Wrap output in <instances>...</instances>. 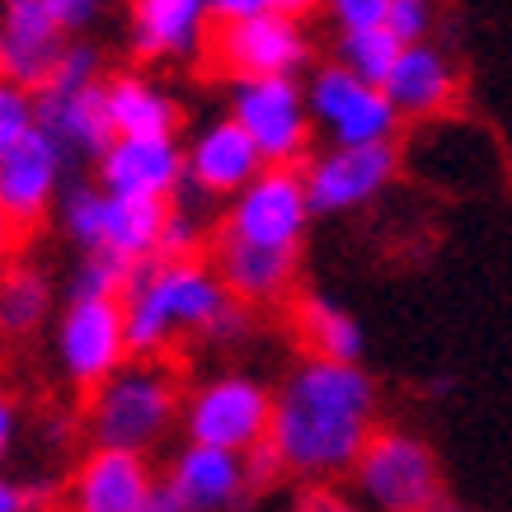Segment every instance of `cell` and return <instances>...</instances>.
Wrapping results in <instances>:
<instances>
[{"label": "cell", "mask_w": 512, "mask_h": 512, "mask_svg": "<svg viewBox=\"0 0 512 512\" xmlns=\"http://www.w3.org/2000/svg\"><path fill=\"white\" fill-rule=\"evenodd\" d=\"M381 428V390L362 362L306 357L282 376L268 414V451L282 475L296 480H339Z\"/></svg>", "instance_id": "1"}, {"label": "cell", "mask_w": 512, "mask_h": 512, "mask_svg": "<svg viewBox=\"0 0 512 512\" xmlns=\"http://www.w3.org/2000/svg\"><path fill=\"white\" fill-rule=\"evenodd\" d=\"M123 325L132 357H165L179 343H240L249 334V306L221 287L202 254L151 259L123 292Z\"/></svg>", "instance_id": "2"}, {"label": "cell", "mask_w": 512, "mask_h": 512, "mask_svg": "<svg viewBox=\"0 0 512 512\" xmlns=\"http://www.w3.org/2000/svg\"><path fill=\"white\" fill-rule=\"evenodd\" d=\"M179 404H184V390L160 357H127L118 372L90 390L85 428L94 447L151 456V447H160L179 428Z\"/></svg>", "instance_id": "3"}, {"label": "cell", "mask_w": 512, "mask_h": 512, "mask_svg": "<svg viewBox=\"0 0 512 512\" xmlns=\"http://www.w3.org/2000/svg\"><path fill=\"white\" fill-rule=\"evenodd\" d=\"M33 123L62 146L71 160H99L113 141L104 118V62L99 47L71 38L47 80L33 90Z\"/></svg>", "instance_id": "4"}, {"label": "cell", "mask_w": 512, "mask_h": 512, "mask_svg": "<svg viewBox=\"0 0 512 512\" xmlns=\"http://www.w3.org/2000/svg\"><path fill=\"white\" fill-rule=\"evenodd\" d=\"M348 475L372 512H428L447 494L433 447L404 428H376Z\"/></svg>", "instance_id": "5"}, {"label": "cell", "mask_w": 512, "mask_h": 512, "mask_svg": "<svg viewBox=\"0 0 512 512\" xmlns=\"http://www.w3.org/2000/svg\"><path fill=\"white\" fill-rule=\"evenodd\" d=\"M311 217L315 212L306 198L301 165H264L235 198H226V217H221L217 235L273 249V254H301Z\"/></svg>", "instance_id": "6"}, {"label": "cell", "mask_w": 512, "mask_h": 512, "mask_svg": "<svg viewBox=\"0 0 512 512\" xmlns=\"http://www.w3.org/2000/svg\"><path fill=\"white\" fill-rule=\"evenodd\" d=\"M278 475L282 466L268 451V442L254 451H221L184 442L174 451L170 470H165V484L184 503V512H235L245 508L259 489H268Z\"/></svg>", "instance_id": "7"}, {"label": "cell", "mask_w": 512, "mask_h": 512, "mask_svg": "<svg viewBox=\"0 0 512 512\" xmlns=\"http://www.w3.org/2000/svg\"><path fill=\"white\" fill-rule=\"evenodd\" d=\"M273 390L249 372H217L193 386L179 404V428L188 442L221 451H254L268 437Z\"/></svg>", "instance_id": "8"}, {"label": "cell", "mask_w": 512, "mask_h": 512, "mask_svg": "<svg viewBox=\"0 0 512 512\" xmlns=\"http://www.w3.org/2000/svg\"><path fill=\"white\" fill-rule=\"evenodd\" d=\"M264 156V165H301L315 141L306 90L296 76H254L231 85V113H226Z\"/></svg>", "instance_id": "9"}, {"label": "cell", "mask_w": 512, "mask_h": 512, "mask_svg": "<svg viewBox=\"0 0 512 512\" xmlns=\"http://www.w3.org/2000/svg\"><path fill=\"white\" fill-rule=\"evenodd\" d=\"M52 353H57L66 386L90 395L104 376H113L132 357L123 325V296H66V306L57 311Z\"/></svg>", "instance_id": "10"}, {"label": "cell", "mask_w": 512, "mask_h": 512, "mask_svg": "<svg viewBox=\"0 0 512 512\" xmlns=\"http://www.w3.org/2000/svg\"><path fill=\"white\" fill-rule=\"evenodd\" d=\"M301 90H306L311 127L329 146H372V141H395L400 132V113L386 99V90L343 71L339 62L320 66Z\"/></svg>", "instance_id": "11"}, {"label": "cell", "mask_w": 512, "mask_h": 512, "mask_svg": "<svg viewBox=\"0 0 512 512\" xmlns=\"http://www.w3.org/2000/svg\"><path fill=\"white\" fill-rule=\"evenodd\" d=\"M212 66H221L231 80H254V76H296L311 62V33L306 19L287 15H254V19H231V24H212L207 52Z\"/></svg>", "instance_id": "12"}, {"label": "cell", "mask_w": 512, "mask_h": 512, "mask_svg": "<svg viewBox=\"0 0 512 512\" xmlns=\"http://www.w3.org/2000/svg\"><path fill=\"white\" fill-rule=\"evenodd\" d=\"M306 198L315 217H348L372 207L395 179H400V146L372 141V146H329L301 170Z\"/></svg>", "instance_id": "13"}, {"label": "cell", "mask_w": 512, "mask_h": 512, "mask_svg": "<svg viewBox=\"0 0 512 512\" xmlns=\"http://www.w3.org/2000/svg\"><path fill=\"white\" fill-rule=\"evenodd\" d=\"M66 170H71V156L38 123L15 146L0 151V207H5L15 235L33 231L52 217V207L66 188Z\"/></svg>", "instance_id": "14"}, {"label": "cell", "mask_w": 512, "mask_h": 512, "mask_svg": "<svg viewBox=\"0 0 512 512\" xmlns=\"http://www.w3.org/2000/svg\"><path fill=\"white\" fill-rule=\"evenodd\" d=\"M381 90L395 104L400 123H433V118H447L461 99V66L433 38L404 43L390 76L381 80Z\"/></svg>", "instance_id": "15"}, {"label": "cell", "mask_w": 512, "mask_h": 512, "mask_svg": "<svg viewBox=\"0 0 512 512\" xmlns=\"http://www.w3.org/2000/svg\"><path fill=\"white\" fill-rule=\"evenodd\" d=\"M94 170V184L104 193L174 202V193L184 188V146L179 137H113L99 151Z\"/></svg>", "instance_id": "16"}, {"label": "cell", "mask_w": 512, "mask_h": 512, "mask_svg": "<svg viewBox=\"0 0 512 512\" xmlns=\"http://www.w3.org/2000/svg\"><path fill=\"white\" fill-rule=\"evenodd\" d=\"M156 470L141 451L90 447L80 456L66 484V508L71 512H141L156 489Z\"/></svg>", "instance_id": "17"}, {"label": "cell", "mask_w": 512, "mask_h": 512, "mask_svg": "<svg viewBox=\"0 0 512 512\" xmlns=\"http://www.w3.org/2000/svg\"><path fill=\"white\" fill-rule=\"evenodd\" d=\"M207 38V0H127V43L141 62H198Z\"/></svg>", "instance_id": "18"}, {"label": "cell", "mask_w": 512, "mask_h": 512, "mask_svg": "<svg viewBox=\"0 0 512 512\" xmlns=\"http://www.w3.org/2000/svg\"><path fill=\"white\" fill-rule=\"evenodd\" d=\"M259 170H264V156L254 151V141L231 118L198 127L193 141L184 146V184L198 198H212V202L235 198Z\"/></svg>", "instance_id": "19"}, {"label": "cell", "mask_w": 512, "mask_h": 512, "mask_svg": "<svg viewBox=\"0 0 512 512\" xmlns=\"http://www.w3.org/2000/svg\"><path fill=\"white\" fill-rule=\"evenodd\" d=\"M66 43L71 38L47 15L43 0H0V76L5 80L38 90Z\"/></svg>", "instance_id": "20"}, {"label": "cell", "mask_w": 512, "mask_h": 512, "mask_svg": "<svg viewBox=\"0 0 512 512\" xmlns=\"http://www.w3.org/2000/svg\"><path fill=\"white\" fill-rule=\"evenodd\" d=\"M296 259H301V254H273V249H259V245H240L231 235H212V254H207V264L217 268L221 287H226L240 306H249V311L292 296Z\"/></svg>", "instance_id": "21"}, {"label": "cell", "mask_w": 512, "mask_h": 512, "mask_svg": "<svg viewBox=\"0 0 512 512\" xmlns=\"http://www.w3.org/2000/svg\"><path fill=\"white\" fill-rule=\"evenodd\" d=\"M170 207L174 202L104 193V202H99V235H94L90 254H113V259H123L132 268L160 259V235H165Z\"/></svg>", "instance_id": "22"}, {"label": "cell", "mask_w": 512, "mask_h": 512, "mask_svg": "<svg viewBox=\"0 0 512 512\" xmlns=\"http://www.w3.org/2000/svg\"><path fill=\"white\" fill-rule=\"evenodd\" d=\"M104 118L113 137H174L179 99L160 80L123 71V76H104Z\"/></svg>", "instance_id": "23"}, {"label": "cell", "mask_w": 512, "mask_h": 512, "mask_svg": "<svg viewBox=\"0 0 512 512\" xmlns=\"http://www.w3.org/2000/svg\"><path fill=\"white\" fill-rule=\"evenodd\" d=\"M292 325L296 339L306 343V357H329V362H362L367 334L357 325V315L339 306L325 292L292 296Z\"/></svg>", "instance_id": "24"}, {"label": "cell", "mask_w": 512, "mask_h": 512, "mask_svg": "<svg viewBox=\"0 0 512 512\" xmlns=\"http://www.w3.org/2000/svg\"><path fill=\"white\" fill-rule=\"evenodd\" d=\"M52 278L38 264H5L0 268V334L24 339L52 320Z\"/></svg>", "instance_id": "25"}, {"label": "cell", "mask_w": 512, "mask_h": 512, "mask_svg": "<svg viewBox=\"0 0 512 512\" xmlns=\"http://www.w3.org/2000/svg\"><path fill=\"white\" fill-rule=\"evenodd\" d=\"M400 38L386 29H357V33H339V57L334 62L343 66V71H353V76L372 80V85H381V80L390 76V66H395V57H400Z\"/></svg>", "instance_id": "26"}, {"label": "cell", "mask_w": 512, "mask_h": 512, "mask_svg": "<svg viewBox=\"0 0 512 512\" xmlns=\"http://www.w3.org/2000/svg\"><path fill=\"white\" fill-rule=\"evenodd\" d=\"M137 268L113 254H85L71 273V296H123Z\"/></svg>", "instance_id": "27"}, {"label": "cell", "mask_w": 512, "mask_h": 512, "mask_svg": "<svg viewBox=\"0 0 512 512\" xmlns=\"http://www.w3.org/2000/svg\"><path fill=\"white\" fill-rule=\"evenodd\" d=\"M386 33H395L400 43H423L437 29V0H390L386 10Z\"/></svg>", "instance_id": "28"}, {"label": "cell", "mask_w": 512, "mask_h": 512, "mask_svg": "<svg viewBox=\"0 0 512 512\" xmlns=\"http://www.w3.org/2000/svg\"><path fill=\"white\" fill-rule=\"evenodd\" d=\"M29 127H33V90L0 76V151L15 146Z\"/></svg>", "instance_id": "29"}, {"label": "cell", "mask_w": 512, "mask_h": 512, "mask_svg": "<svg viewBox=\"0 0 512 512\" xmlns=\"http://www.w3.org/2000/svg\"><path fill=\"white\" fill-rule=\"evenodd\" d=\"M325 5L329 24L339 33H357V29H381L386 24L390 0H320Z\"/></svg>", "instance_id": "30"}, {"label": "cell", "mask_w": 512, "mask_h": 512, "mask_svg": "<svg viewBox=\"0 0 512 512\" xmlns=\"http://www.w3.org/2000/svg\"><path fill=\"white\" fill-rule=\"evenodd\" d=\"M198 245H202L198 221L188 217L184 207H170L165 235H160V259H188V254H198Z\"/></svg>", "instance_id": "31"}, {"label": "cell", "mask_w": 512, "mask_h": 512, "mask_svg": "<svg viewBox=\"0 0 512 512\" xmlns=\"http://www.w3.org/2000/svg\"><path fill=\"white\" fill-rule=\"evenodd\" d=\"M43 5H47V15L62 24L66 38L94 29V24L104 19V10H109V0H43Z\"/></svg>", "instance_id": "32"}, {"label": "cell", "mask_w": 512, "mask_h": 512, "mask_svg": "<svg viewBox=\"0 0 512 512\" xmlns=\"http://www.w3.org/2000/svg\"><path fill=\"white\" fill-rule=\"evenodd\" d=\"M273 0H207V15L212 24H231V19H254V15H268ZM278 15V10H273Z\"/></svg>", "instance_id": "33"}, {"label": "cell", "mask_w": 512, "mask_h": 512, "mask_svg": "<svg viewBox=\"0 0 512 512\" xmlns=\"http://www.w3.org/2000/svg\"><path fill=\"white\" fill-rule=\"evenodd\" d=\"M33 508H38V494H33L29 484L0 475V512H33Z\"/></svg>", "instance_id": "34"}, {"label": "cell", "mask_w": 512, "mask_h": 512, "mask_svg": "<svg viewBox=\"0 0 512 512\" xmlns=\"http://www.w3.org/2000/svg\"><path fill=\"white\" fill-rule=\"evenodd\" d=\"M15 437H19V404H15V395L0 390V461L15 451Z\"/></svg>", "instance_id": "35"}, {"label": "cell", "mask_w": 512, "mask_h": 512, "mask_svg": "<svg viewBox=\"0 0 512 512\" xmlns=\"http://www.w3.org/2000/svg\"><path fill=\"white\" fill-rule=\"evenodd\" d=\"M301 512H357V508L353 503H343L339 494H329V489H311L306 503H301Z\"/></svg>", "instance_id": "36"}, {"label": "cell", "mask_w": 512, "mask_h": 512, "mask_svg": "<svg viewBox=\"0 0 512 512\" xmlns=\"http://www.w3.org/2000/svg\"><path fill=\"white\" fill-rule=\"evenodd\" d=\"M141 512H184V503L170 494V484L156 480V489H151V498H146V508Z\"/></svg>", "instance_id": "37"}, {"label": "cell", "mask_w": 512, "mask_h": 512, "mask_svg": "<svg viewBox=\"0 0 512 512\" xmlns=\"http://www.w3.org/2000/svg\"><path fill=\"white\" fill-rule=\"evenodd\" d=\"M273 10H278V15H287V19H306V15H315V10H320V0H273Z\"/></svg>", "instance_id": "38"}, {"label": "cell", "mask_w": 512, "mask_h": 512, "mask_svg": "<svg viewBox=\"0 0 512 512\" xmlns=\"http://www.w3.org/2000/svg\"><path fill=\"white\" fill-rule=\"evenodd\" d=\"M10 245H15V226H10V217H5V207H0V259L10 254Z\"/></svg>", "instance_id": "39"}]
</instances>
